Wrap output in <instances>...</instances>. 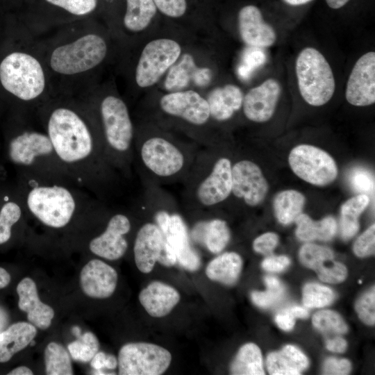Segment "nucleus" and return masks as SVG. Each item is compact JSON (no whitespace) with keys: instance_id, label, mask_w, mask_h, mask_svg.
Masks as SVG:
<instances>
[{"instance_id":"34","label":"nucleus","mask_w":375,"mask_h":375,"mask_svg":"<svg viewBox=\"0 0 375 375\" xmlns=\"http://www.w3.org/2000/svg\"><path fill=\"white\" fill-rule=\"evenodd\" d=\"M231 374L235 375H263L262 358L260 349L253 343L242 346L231 365Z\"/></svg>"},{"instance_id":"4","label":"nucleus","mask_w":375,"mask_h":375,"mask_svg":"<svg viewBox=\"0 0 375 375\" xmlns=\"http://www.w3.org/2000/svg\"><path fill=\"white\" fill-rule=\"evenodd\" d=\"M201 147L193 141L181 140L160 133H143L135 127V176L141 185L182 184Z\"/></svg>"},{"instance_id":"7","label":"nucleus","mask_w":375,"mask_h":375,"mask_svg":"<svg viewBox=\"0 0 375 375\" xmlns=\"http://www.w3.org/2000/svg\"><path fill=\"white\" fill-rule=\"evenodd\" d=\"M232 162L216 144L201 147L182 183L181 206L188 213L205 217L230 198Z\"/></svg>"},{"instance_id":"40","label":"nucleus","mask_w":375,"mask_h":375,"mask_svg":"<svg viewBox=\"0 0 375 375\" xmlns=\"http://www.w3.org/2000/svg\"><path fill=\"white\" fill-rule=\"evenodd\" d=\"M265 282L267 288V291H253L251 294L252 301L261 308H267L275 304L283 298L285 293L284 286L276 277L265 276Z\"/></svg>"},{"instance_id":"48","label":"nucleus","mask_w":375,"mask_h":375,"mask_svg":"<svg viewBox=\"0 0 375 375\" xmlns=\"http://www.w3.org/2000/svg\"><path fill=\"white\" fill-rule=\"evenodd\" d=\"M350 370V362L343 358H328L325 360L323 367L324 374L344 375L348 374Z\"/></svg>"},{"instance_id":"16","label":"nucleus","mask_w":375,"mask_h":375,"mask_svg":"<svg viewBox=\"0 0 375 375\" xmlns=\"http://www.w3.org/2000/svg\"><path fill=\"white\" fill-rule=\"evenodd\" d=\"M268 192V184L259 166L249 159L232 162L231 196L249 207L261 203Z\"/></svg>"},{"instance_id":"52","label":"nucleus","mask_w":375,"mask_h":375,"mask_svg":"<svg viewBox=\"0 0 375 375\" xmlns=\"http://www.w3.org/2000/svg\"><path fill=\"white\" fill-rule=\"evenodd\" d=\"M294 317L286 309L276 315L275 322L278 326L284 330L290 331L294 326Z\"/></svg>"},{"instance_id":"3","label":"nucleus","mask_w":375,"mask_h":375,"mask_svg":"<svg viewBox=\"0 0 375 375\" xmlns=\"http://www.w3.org/2000/svg\"><path fill=\"white\" fill-rule=\"evenodd\" d=\"M19 196L26 211L55 229L66 227L78 213L92 212L104 203L76 184L24 173L19 176Z\"/></svg>"},{"instance_id":"38","label":"nucleus","mask_w":375,"mask_h":375,"mask_svg":"<svg viewBox=\"0 0 375 375\" xmlns=\"http://www.w3.org/2000/svg\"><path fill=\"white\" fill-rule=\"evenodd\" d=\"M8 199L0 207V244L10 239L12 228L20 221L25 211L19 196L17 200Z\"/></svg>"},{"instance_id":"27","label":"nucleus","mask_w":375,"mask_h":375,"mask_svg":"<svg viewBox=\"0 0 375 375\" xmlns=\"http://www.w3.org/2000/svg\"><path fill=\"white\" fill-rule=\"evenodd\" d=\"M193 239L205 245L210 252L219 253L230 240V231L226 222L220 219L199 221L194 227Z\"/></svg>"},{"instance_id":"44","label":"nucleus","mask_w":375,"mask_h":375,"mask_svg":"<svg viewBox=\"0 0 375 375\" xmlns=\"http://www.w3.org/2000/svg\"><path fill=\"white\" fill-rule=\"evenodd\" d=\"M375 251V225L373 224L360 235L353 244L354 253L360 258L367 257Z\"/></svg>"},{"instance_id":"23","label":"nucleus","mask_w":375,"mask_h":375,"mask_svg":"<svg viewBox=\"0 0 375 375\" xmlns=\"http://www.w3.org/2000/svg\"><path fill=\"white\" fill-rule=\"evenodd\" d=\"M18 307L27 313L28 322L40 329L48 328L54 317V310L39 299L35 282L28 277L23 278L17 286Z\"/></svg>"},{"instance_id":"32","label":"nucleus","mask_w":375,"mask_h":375,"mask_svg":"<svg viewBox=\"0 0 375 375\" xmlns=\"http://www.w3.org/2000/svg\"><path fill=\"white\" fill-rule=\"evenodd\" d=\"M125 1L126 9L122 18L124 28L132 33L144 30L157 11L153 0H125Z\"/></svg>"},{"instance_id":"21","label":"nucleus","mask_w":375,"mask_h":375,"mask_svg":"<svg viewBox=\"0 0 375 375\" xmlns=\"http://www.w3.org/2000/svg\"><path fill=\"white\" fill-rule=\"evenodd\" d=\"M116 270L99 259L90 260L80 274V283L85 295L94 299H106L115 290L117 283Z\"/></svg>"},{"instance_id":"22","label":"nucleus","mask_w":375,"mask_h":375,"mask_svg":"<svg viewBox=\"0 0 375 375\" xmlns=\"http://www.w3.org/2000/svg\"><path fill=\"white\" fill-rule=\"evenodd\" d=\"M238 28L242 41L252 47H269L276 40L273 27L264 20L259 8L253 5L246 6L240 10Z\"/></svg>"},{"instance_id":"45","label":"nucleus","mask_w":375,"mask_h":375,"mask_svg":"<svg viewBox=\"0 0 375 375\" xmlns=\"http://www.w3.org/2000/svg\"><path fill=\"white\" fill-rule=\"evenodd\" d=\"M351 187L361 193L371 192L374 189V180L372 175L362 168L354 169L349 176Z\"/></svg>"},{"instance_id":"50","label":"nucleus","mask_w":375,"mask_h":375,"mask_svg":"<svg viewBox=\"0 0 375 375\" xmlns=\"http://www.w3.org/2000/svg\"><path fill=\"white\" fill-rule=\"evenodd\" d=\"M290 260L285 256H271L262 262V267L268 272H279L286 269Z\"/></svg>"},{"instance_id":"11","label":"nucleus","mask_w":375,"mask_h":375,"mask_svg":"<svg viewBox=\"0 0 375 375\" xmlns=\"http://www.w3.org/2000/svg\"><path fill=\"white\" fill-rule=\"evenodd\" d=\"M159 110L167 117L192 128L195 142L201 147L215 144L206 133V126L212 120L206 98L193 90L172 92L158 101Z\"/></svg>"},{"instance_id":"8","label":"nucleus","mask_w":375,"mask_h":375,"mask_svg":"<svg viewBox=\"0 0 375 375\" xmlns=\"http://www.w3.org/2000/svg\"><path fill=\"white\" fill-rule=\"evenodd\" d=\"M35 120V114L22 112L20 123L8 140V160L20 173L76 184L60 162L48 135Z\"/></svg>"},{"instance_id":"10","label":"nucleus","mask_w":375,"mask_h":375,"mask_svg":"<svg viewBox=\"0 0 375 375\" xmlns=\"http://www.w3.org/2000/svg\"><path fill=\"white\" fill-rule=\"evenodd\" d=\"M298 87L305 101L313 106L326 104L335 88L332 69L325 57L312 47L303 49L295 65Z\"/></svg>"},{"instance_id":"49","label":"nucleus","mask_w":375,"mask_h":375,"mask_svg":"<svg viewBox=\"0 0 375 375\" xmlns=\"http://www.w3.org/2000/svg\"><path fill=\"white\" fill-rule=\"evenodd\" d=\"M90 364L96 370H100L104 367L113 369L117 367L118 362L113 355L98 351L91 360Z\"/></svg>"},{"instance_id":"2","label":"nucleus","mask_w":375,"mask_h":375,"mask_svg":"<svg viewBox=\"0 0 375 375\" xmlns=\"http://www.w3.org/2000/svg\"><path fill=\"white\" fill-rule=\"evenodd\" d=\"M92 19L85 18L34 37L53 96H77L94 86V72L107 58L109 47Z\"/></svg>"},{"instance_id":"9","label":"nucleus","mask_w":375,"mask_h":375,"mask_svg":"<svg viewBox=\"0 0 375 375\" xmlns=\"http://www.w3.org/2000/svg\"><path fill=\"white\" fill-rule=\"evenodd\" d=\"M22 25L33 37L92 17L99 0H22Z\"/></svg>"},{"instance_id":"56","label":"nucleus","mask_w":375,"mask_h":375,"mask_svg":"<svg viewBox=\"0 0 375 375\" xmlns=\"http://www.w3.org/2000/svg\"><path fill=\"white\" fill-rule=\"evenodd\" d=\"M8 375H32L33 372L27 367L20 366L10 371Z\"/></svg>"},{"instance_id":"39","label":"nucleus","mask_w":375,"mask_h":375,"mask_svg":"<svg viewBox=\"0 0 375 375\" xmlns=\"http://www.w3.org/2000/svg\"><path fill=\"white\" fill-rule=\"evenodd\" d=\"M72 358L79 362H88L99 351V342L92 332H86L67 346Z\"/></svg>"},{"instance_id":"26","label":"nucleus","mask_w":375,"mask_h":375,"mask_svg":"<svg viewBox=\"0 0 375 375\" xmlns=\"http://www.w3.org/2000/svg\"><path fill=\"white\" fill-rule=\"evenodd\" d=\"M243 93L235 85L228 84L213 89L206 99L211 119L224 122L231 119L242 106Z\"/></svg>"},{"instance_id":"57","label":"nucleus","mask_w":375,"mask_h":375,"mask_svg":"<svg viewBox=\"0 0 375 375\" xmlns=\"http://www.w3.org/2000/svg\"><path fill=\"white\" fill-rule=\"evenodd\" d=\"M349 0H326L327 5L333 9H338L344 6Z\"/></svg>"},{"instance_id":"43","label":"nucleus","mask_w":375,"mask_h":375,"mask_svg":"<svg viewBox=\"0 0 375 375\" xmlns=\"http://www.w3.org/2000/svg\"><path fill=\"white\" fill-rule=\"evenodd\" d=\"M356 311L359 318L368 325L375 322V290L373 287L362 295L356 303Z\"/></svg>"},{"instance_id":"55","label":"nucleus","mask_w":375,"mask_h":375,"mask_svg":"<svg viewBox=\"0 0 375 375\" xmlns=\"http://www.w3.org/2000/svg\"><path fill=\"white\" fill-rule=\"evenodd\" d=\"M10 281V274L5 269L0 267V289L6 288Z\"/></svg>"},{"instance_id":"42","label":"nucleus","mask_w":375,"mask_h":375,"mask_svg":"<svg viewBox=\"0 0 375 375\" xmlns=\"http://www.w3.org/2000/svg\"><path fill=\"white\" fill-rule=\"evenodd\" d=\"M312 324L319 331L345 333L348 326L342 317L337 312L324 310L316 312L312 317Z\"/></svg>"},{"instance_id":"51","label":"nucleus","mask_w":375,"mask_h":375,"mask_svg":"<svg viewBox=\"0 0 375 375\" xmlns=\"http://www.w3.org/2000/svg\"><path fill=\"white\" fill-rule=\"evenodd\" d=\"M176 261V256L174 251L165 239V243L158 262L164 266L171 267L174 265Z\"/></svg>"},{"instance_id":"15","label":"nucleus","mask_w":375,"mask_h":375,"mask_svg":"<svg viewBox=\"0 0 375 375\" xmlns=\"http://www.w3.org/2000/svg\"><path fill=\"white\" fill-rule=\"evenodd\" d=\"M132 230V219L128 211L115 210L108 215L103 231L90 240V251L109 260L121 258L128 248L127 235Z\"/></svg>"},{"instance_id":"30","label":"nucleus","mask_w":375,"mask_h":375,"mask_svg":"<svg viewBox=\"0 0 375 375\" xmlns=\"http://www.w3.org/2000/svg\"><path fill=\"white\" fill-rule=\"evenodd\" d=\"M242 267V260L238 253L225 252L208 264L206 274L213 281L232 285L238 281Z\"/></svg>"},{"instance_id":"17","label":"nucleus","mask_w":375,"mask_h":375,"mask_svg":"<svg viewBox=\"0 0 375 375\" xmlns=\"http://www.w3.org/2000/svg\"><path fill=\"white\" fill-rule=\"evenodd\" d=\"M345 97L355 106H367L375 102V53L363 54L355 63L349 76Z\"/></svg>"},{"instance_id":"18","label":"nucleus","mask_w":375,"mask_h":375,"mask_svg":"<svg viewBox=\"0 0 375 375\" xmlns=\"http://www.w3.org/2000/svg\"><path fill=\"white\" fill-rule=\"evenodd\" d=\"M281 88L274 78H268L261 85L251 89L243 97L242 109L249 121L262 123L274 115Z\"/></svg>"},{"instance_id":"37","label":"nucleus","mask_w":375,"mask_h":375,"mask_svg":"<svg viewBox=\"0 0 375 375\" xmlns=\"http://www.w3.org/2000/svg\"><path fill=\"white\" fill-rule=\"evenodd\" d=\"M44 355L47 374H74L69 354L62 344L55 342L49 343Z\"/></svg>"},{"instance_id":"14","label":"nucleus","mask_w":375,"mask_h":375,"mask_svg":"<svg viewBox=\"0 0 375 375\" xmlns=\"http://www.w3.org/2000/svg\"><path fill=\"white\" fill-rule=\"evenodd\" d=\"M288 161L297 176L315 185H327L338 176V169L333 158L312 145L300 144L293 148Z\"/></svg>"},{"instance_id":"31","label":"nucleus","mask_w":375,"mask_h":375,"mask_svg":"<svg viewBox=\"0 0 375 375\" xmlns=\"http://www.w3.org/2000/svg\"><path fill=\"white\" fill-rule=\"evenodd\" d=\"M296 235L301 241L331 240L337 231V223L333 217L320 221L312 220L308 215L300 214L295 219Z\"/></svg>"},{"instance_id":"24","label":"nucleus","mask_w":375,"mask_h":375,"mask_svg":"<svg viewBox=\"0 0 375 375\" xmlns=\"http://www.w3.org/2000/svg\"><path fill=\"white\" fill-rule=\"evenodd\" d=\"M163 235L174 251L177 261L184 268L189 271L199 268L200 257L191 247L185 223L178 212L172 216Z\"/></svg>"},{"instance_id":"28","label":"nucleus","mask_w":375,"mask_h":375,"mask_svg":"<svg viewBox=\"0 0 375 375\" xmlns=\"http://www.w3.org/2000/svg\"><path fill=\"white\" fill-rule=\"evenodd\" d=\"M36 328L31 323L20 322L0 333V362H6L14 354L26 347L34 339Z\"/></svg>"},{"instance_id":"54","label":"nucleus","mask_w":375,"mask_h":375,"mask_svg":"<svg viewBox=\"0 0 375 375\" xmlns=\"http://www.w3.org/2000/svg\"><path fill=\"white\" fill-rule=\"evenodd\" d=\"M286 310L294 317L306 318L308 316V310L299 306H293Z\"/></svg>"},{"instance_id":"46","label":"nucleus","mask_w":375,"mask_h":375,"mask_svg":"<svg viewBox=\"0 0 375 375\" xmlns=\"http://www.w3.org/2000/svg\"><path fill=\"white\" fill-rule=\"evenodd\" d=\"M153 1L157 9L170 17H180L186 11V0H153Z\"/></svg>"},{"instance_id":"33","label":"nucleus","mask_w":375,"mask_h":375,"mask_svg":"<svg viewBox=\"0 0 375 375\" xmlns=\"http://www.w3.org/2000/svg\"><path fill=\"white\" fill-rule=\"evenodd\" d=\"M369 203V197L360 194L345 201L341 207L340 232L344 240L353 238L359 229L358 217Z\"/></svg>"},{"instance_id":"20","label":"nucleus","mask_w":375,"mask_h":375,"mask_svg":"<svg viewBox=\"0 0 375 375\" xmlns=\"http://www.w3.org/2000/svg\"><path fill=\"white\" fill-rule=\"evenodd\" d=\"M164 243V235L154 222L140 226L134 239L133 254L135 265L141 272L149 274L153 270Z\"/></svg>"},{"instance_id":"5","label":"nucleus","mask_w":375,"mask_h":375,"mask_svg":"<svg viewBox=\"0 0 375 375\" xmlns=\"http://www.w3.org/2000/svg\"><path fill=\"white\" fill-rule=\"evenodd\" d=\"M89 108L110 165L127 182H133L135 127L126 103L113 93L100 94L94 86L77 95Z\"/></svg>"},{"instance_id":"1","label":"nucleus","mask_w":375,"mask_h":375,"mask_svg":"<svg viewBox=\"0 0 375 375\" xmlns=\"http://www.w3.org/2000/svg\"><path fill=\"white\" fill-rule=\"evenodd\" d=\"M75 183L110 204L128 183L109 162L95 121L78 96L57 94L35 112Z\"/></svg>"},{"instance_id":"25","label":"nucleus","mask_w":375,"mask_h":375,"mask_svg":"<svg viewBox=\"0 0 375 375\" xmlns=\"http://www.w3.org/2000/svg\"><path fill=\"white\" fill-rule=\"evenodd\" d=\"M138 298L149 315L159 318L171 312L178 303L181 296L172 286L155 281L141 290Z\"/></svg>"},{"instance_id":"58","label":"nucleus","mask_w":375,"mask_h":375,"mask_svg":"<svg viewBox=\"0 0 375 375\" xmlns=\"http://www.w3.org/2000/svg\"><path fill=\"white\" fill-rule=\"evenodd\" d=\"M283 1L288 4H290L292 6H299V5H303V4L307 3L312 0H283Z\"/></svg>"},{"instance_id":"53","label":"nucleus","mask_w":375,"mask_h":375,"mask_svg":"<svg viewBox=\"0 0 375 375\" xmlns=\"http://www.w3.org/2000/svg\"><path fill=\"white\" fill-rule=\"evenodd\" d=\"M347 345L346 340L340 337H335L326 341V349L333 352L343 353L347 348Z\"/></svg>"},{"instance_id":"6","label":"nucleus","mask_w":375,"mask_h":375,"mask_svg":"<svg viewBox=\"0 0 375 375\" xmlns=\"http://www.w3.org/2000/svg\"><path fill=\"white\" fill-rule=\"evenodd\" d=\"M24 28L19 48L8 52L0 60V85L21 105L22 112L35 114L53 92L34 37Z\"/></svg>"},{"instance_id":"19","label":"nucleus","mask_w":375,"mask_h":375,"mask_svg":"<svg viewBox=\"0 0 375 375\" xmlns=\"http://www.w3.org/2000/svg\"><path fill=\"white\" fill-rule=\"evenodd\" d=\"M299 256L301 262L313 269L324 282L340 283L347 276L346 267L334 260L333 253L328 247L308 243L301 247Z\"/></svg>"},{"instance_id":"12","label":"nucleus","mask_w":375,"mask_h":375,"mask_svg":"<svg viewBox=\"0 0 375 375\" xmlns=\"http://www.w3.org/2000/svg\"><path fill=\"white\" fill-rule=\"evenodd\" d=\"M170 352L156 344L130 342L123 345L118 353L120 375H160L169 368Z\"/></svg>"},{"instance_id":"41","label":"nucleus","mask_w":375,"mask_h":375,"mask_svg":"<svg viewBox=\"0 0 375 375\" xmlns=\"http://www.w3.org/2000/svg\"><path fill=\"white\" fill-rule=\"evenodd\" d=\"M333 290L318 283H308L303 289V303L307 308H322L333 302Z\"/></svg>"},{"instance_id":"29","label":"nucleus","mask_w":375,"mask_h":375,"mask_svg":"<svg viewBox=\"0 0 375 375\" xmlns=\"http://www.w3.org/2000/svg\"><path fill=\"white\" fill-rule=\"evenodd\" d=\"M267 368L272 375H299L307 368V357L296 347L285 345L281 351L270 353Z\"/></svg>"},{"instance_id":"36","label":"nucleus","mask_w":375,"mask_h":375,"mask_svg":"<svg viewBox=\"0 0 375 375\" xmlns=\"http://www.w3.org/2000/svg\"><path fill=\"white\" fill-rule=\"evenodd\" d=\"M198 70L193 57L185 53L180 62L169 70L165 81V88L172 92L181 91L194 81Z\"/></svg>"},{"instance_id":"47","label":"nucleus","mask_w":375,"mask_h":375,"mask_svg":"<svg viewBox=\"0 0 375 375\" xmlns=\"http://www.w3.org/2000/svg\"><path fill=\"white\" fill-rule=\"evenodd\" d=\"M278 243V236L274 233H265L256 238L253 248L257 253L267 255L270 253Z\"/></svg>"},{"instance_id":"13","label":"nucleus","mask_w":375,"mask_h":375,"mask_svg":"<svg viewBox=\"0 0 375 375\" xmlns=\"http://www.w3.org/2000/svg\"><path fill=\"white\" fill-rule=\"evenodd\" d=\"M181 53L180 44L171 39L152 40L143 48L138 59L135 81L141 88L151 87L176 61Z\"/></svg>"},{"instance_id":"35","label":"nucleus","mask_w":375,"mask_h":375,"mask_svg":"<svg viewBox=\"0 0 375 375\" xmlns=\"http://www.w3.org/2000/svg\"><path fill=\"white\" fill-rule=\"evenodd\" d=\"M305 201L303 194L294 190L277 194L274 199V208L278 222L287 225L295 221L301 214Z\"/></svg>"}]
</instances>
